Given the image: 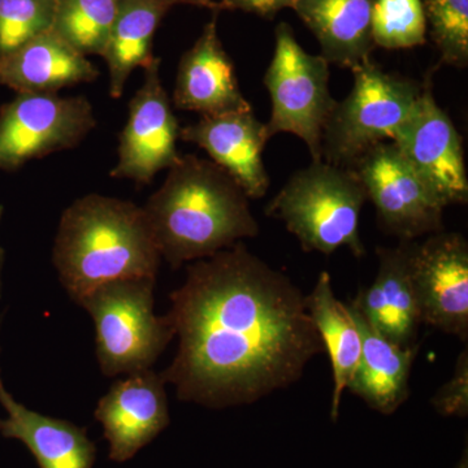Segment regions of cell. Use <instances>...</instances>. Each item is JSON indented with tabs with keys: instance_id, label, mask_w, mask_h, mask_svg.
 I'll use <instances>...</instances> for the list:
<instances>
[{
	"instance_id": "6da1fadb",
	"label": "cell",
	"mask_w": 468,
	"mask_h": 468,
	"mask_svg": "<svg viewBox=\"0 0 468 468\" xmlns=\"http://www.w3.org/2000/svg\"><path fill=\"white\" fill-rule=\"evenodd\" d=\"M171 302L178 349L160 375L181 401L251 405L297 383L324 353L306 295L245 243L194 261Z\"/></svg>"
},
{
	"instance_id": "7a4b0ae2",
	"label": "cell",
	"mask_w": 468,
	"mask_h": 468,
	"mask_svg": "<svg viewBox=\"0 0 468 468\" xmlns=\"http://www.w3.org/2000/svg\"><path fill=\"white\" fill-rule=\"evenodd\" d=\"M162 260L174 270L260 234L248 196L211 160L181 156L144 206Z\"/></svg>"
},
{
	"instance_id": "3957f363",
	"label": "cell",
	"mask_w": 468,
	"mask_h": 468,
	"mask_svg": "<svg viewBox=\"0 0 468 468\" xmlns=\"http://www.w3.org/2000/svg\"><path fill=\"white\" fill-rule=\"evenodd\" d=\"M52 261L77 304L98 286L132 277H156L162 255L143 207L88 194L64 209Z\"/></svg>"
},
{
	"instance_id": "277c9868",
	"label": "cell",
	"mask_w": 468,
	"mask_h": 468,
	"mask_svg": "<svg viewBox=\"0 0 468 468\" xmlns=\"http://www.w3.org/2000/svg\"><path fill=\"white\" fill-rule=\"evenodd\" d=\"M366 201L365 186L353 169L313 160L289 178L264 212L282 220L304 251L331 255L346 248L362 258L359 226Z\"/></svg>"
},
{
	"instance_id": "5b68a950",
	"label": "cell",
	"mask_w": 468,
	"mask_h": 468,
	"mask_svg": "<svg viewBox=\"0 0 468 468\" xmlns=\"http://www.w3.org/2000/svg\"><path fill=\"white\" fill-rule=\"evenodd\" d=\"M156 277H132L98 286L80 301L95 326V353L104 377L151 369L175 337L154 313Z\"/></svg>"
},
{
	"instance_id": "8992f818",
	"label": "cell",
	"mask_w": 468,
	"mask_h": 468,
	"mask_svg": "<svg viewBox=\"0 0 468 468\" xmlns=\"http://www.w3.org/2000/svg\"><path fill=\"white\" fill-rule=\"evenodd\" d=\"M351 72L353 89L335 103L322 141L323 160L345 168L377 144L392 143L423 91L417 82L385 72L372 58Z\"/></svg>"
},
{
	"instance_id": "52a82bcc",
	"label": "cell",
	"mask_w": 468,
	"mask_h": 468,
	"mask_svg": "<svg viewBox=\"0 0 468 468\" xmlns=\"http://www.w3.org/2000/svg\"><path fill=\"white\" fill-rule=\"evenodd\" d=\"M272 110L266 125L273 135H297L313 160H322V141L335 101L329 90V63L322 55L304 51L292 27L280 23L275 30V51L264 75Z\"/></svg>"
},
{
	"instance_id": "ba28073f",
	"label": "cell",
	"mask_w": 468,
	"mask_h": 468,
	"mask_svg": "<svg viewBox=\"0 0 468 468\" xmlns=\"http://www.w3.org/2000/svg\"><path fill=\"white\" fill-rule=\"evenodd\" d=\"M97 126L86 97L20 92L0 107V171L79 146Z\"/></svg>"
},
{
	"instance_id": "9c48e42d",
	"label": "cell",
	"mask_w": 468,
	"mask_h": 468,
	"mask_svg": "<svg viewBox=\"0 0 468 468\" xmlns=\"http://www.w3.org/2000/svg\"><path fill=\"white\" fill-rule=\"evenodd\" d=\"M374 203L381 227L401 241L443 230V209L393 143L378 144L350 167Z\"/></svg>"
},
{
	"instance_id": "30bf717a",
	"label": "cell",
	"mask_w": 468,
	"mask_h": 468,
	"mask_svg": "<svg viewBox=\"0 0 468 468\" xmlns=\"http://www.w3.org/2000/svg\"><path fill=\"white\" fill-rule=\"evenodd\" d=\"M410 279L421 324L468 341V242L439 232L408 242Z\"/></svg>"
},
{
	"instance_id": "8fae6325",
	"label": "cell",
	"mask_w": 468,
	"mask_h": 468,
	"mask_svg": "<svg viewBox=\"0 0 468 468\" xmlns=\"http://www.w3.org/2000/svg\"><path fill=\"white\" fill-rule=\"evenodd\" d=\"M160 64L162 60L155 57L144 68V84L129 101L128 120L119 135L111 177L151 184L160 171L171 168L180 158L181 126L163 85Z\"/></svg>"
},
{
	"instance_id": "7c38bea8",
	"label": "cell",
	"mask_w": 468,
	"mask_h": 468,
	"mask_svg": "<svg viewBox=\"0 0 468 468\" xmlns=\"http://www.w3.org/2000/svg\"><path fill=\"white\" fill-rule=\"evenodd\" d=\"M445 207L466 205L468 177L461 135L430 86L392 141Z\"/></svg>"
},
{
	"instance_id": "4fadbf2b",
	"label": "cell",
	"mask_w": 468,
	"mask_h": 468,
	"mask_svg": "<svg viewBox=\"0 0 468 468\" xmlns=\"http://www.w3.org/2000/svg\"><path fill=\"white\" fill-rule=\"evenodd\" d=\"M165 381L153 369L116 381L95 409L110 443V460H132L171 423Z\"/></svg>"
},
{
	"instance_id": "5bb4252c",
	"label": "cell",
	"mask_w": 468,
	"mask_h": 468,
	"mask_svg": "<svg viewBox=\"0 0 468 468\" xmlns=\"http://www.w3.org/2000/svg\"><path fill=\"white\" fill-rule=\"evenodd\" d=\"M180 140L206 151L209 160L236 181L249 199H261L270 189L263 162L266 125L251 111L202 116L184 126Z\"/></svg>"
},
{
	"instance_id": "9a60e30c",
	"label": "cell",
	"mask_w": 468,
	"mask_h": 468,
	"mask_svg": "<svg viewBox=\"0 0 468 468\" xmlns=\"http://www.w3.org/2000/svg\"><path fill=\"white\" fill-rule=\"evenodd\" d=\"M212 12L201 36L180 58L172 104L202 116L251 111L239 88L233 60L218 37V11Z\"/></svg>"
},
{
	"instance_id": "2e32d148",
	"label": "cell",
	"mask_w": 468,
	"mask_h": 468,
	"mask_svg": "<svg viewBox=\"0 0 468 468\" xmlns=\"http://www.w3.org/2000/svg\"><path fill=\"white\" fill-rule=\"evenodd\" d=\"M408 242L378 249V268L374 282L360 289L350 302L375 331L403 347L418 345L421 325L410 279Z\"/></svg>"
},
{
	"instance_id": "e0dca14e",
	"label": "cell",
	"mask_w": 468,
	"mask_h": 468,
	"mask_svg": "<svg viewBox=\"0 0 468 468\" xmlns=\"http://www.w3.org/2000/svg\"><path fill=\"white\" fill-rule=\"evenodd\" d=\"M100 75L88 57L52 30L0 58V85L17 94H58L61 89L90 84Z\"/></svg>"
},
{
	"instance_id": "ac0fdd59",
	"label": "cell",
	"mask_w": 468,
	"mask_h": 468,
	"mask_svg": "<svg viewBox=\"0 0 468 468\" xmlns=\"http://www.w3.org/2000/svg\"><path fill=\"white\" fill-rule=\"evenodd\" d=\"M0 436L18 440L29 449L39 468H92L97 448L86 428L48 417L21 405L5 389L0 372Z\"/></svg>"
},
{
	"instance_id": "d6986e66",
	"label": "cell",
	"mask_w": 468,
	"mask_h": 468,
	"mask_svg": "<svg viewBox=\"0 0 468 468\" xmlns=\"http://www.w3.org/2000/svg\"><path fill=\"white\" fill-rule=\"evenodd\" d=\"M349 309L362 335V353L347 389L369 409L392 415L409 399L419 344L399 346L375 331L356 306L350 303Z\"/></svg>"
},
{
	"instance_id": "ffe728a7",
	"label": "cell",
	"mask_w": 468,
	"mask_h": 468,
	"mask_svg": "<svg viewBox=\"0 0 468 468\" xmlns=\"http://www.w3.org/2000/svg\"><path fill=\"white\" fill-rule=\"evenodd\" d=\"M375 0H295V14L318 39L329 64L359 67L377 48L372 38Z\"/></svg>"
},
{
	"instance_id": "44dd1931",
	"label": "cell",
	"mask_w": 468,
	"mask_h": 468,
	"mask_svg": "<svg viewBox=\"0 0 468 468\" xmlns=\"http://www.w3.org/2000/svg\"><path fill=\"white\" fill-rule=\"evenodd\" d=\"M306 306L324 351L331 359L334 372L331 418L337 420L344 390L349 387L358 367L362 335L349 304L335 298L328 272L320 273L313 291L306 295Z\"/></svg>"
},
{
	"instance_id": "7402d4cb",
	"label": "cell",
	"mask_w": 468,
	"mask_h": 468,
	"mask_svg": "<svg viewBox=\"0 0 468 468\" xmlns=\"http://www.w3.org/2000/svg\"><path fill=\"white\" fill-rule=\"evenodd\" d=\"M171 0H122L101 58L109 69V92L122 97L129 77L155 58L154 37L174 7Z\"/></svg>"
},
{
	"instance_id": "603a6c76",
	"label": "cell",
	"mask_w": 468,
	"mask_h": 468,
	"mask_svg": "<svg viewBox=\"0 0 468 468\" xmlns=\"http://www.w3.org/2000/svg\"><path fill=\"white\" fill-rule=\"evenodd\" d=\"M122 0H57L51 30L77 51L103 54Z\"/></svg>"
},
{
	"instance_id": "cb8c5ba5",
	"label": "cell",
	"mask_w": 468,
	"mask_h": 468,
	"mask_svg": "<svg viewBox=\"0 0 468 468\" xmlns=\"http://www.w3.org/2000/svg\"><path fill=\"white\" fill-rule=\"evenodd\" d=\"M423 0H375L372 38L377 48L403 50L426 43Z\"/></svg>"
},
{
	"instance_id": "d4e9b609",
	"label": "cell",
	"mask_w": 468,
	"mask_h": 468,
	"mask_svg": "<svg viewBox=\"0 0 468 468\" xmlns=\"http://www.w3.org/2000/svg\"><path fill=\"white\" fill-rule=\"evenodd\" d=\"M427 27L441 63L468 66V0H423Z\"/></svg>"
},
{
	"instance_id": "484cf974",
	"label": "cell",
	"mask_w": 468,
	"mask_h": 468,
	"mask_svg": "<svg viewBox=\"0 0 468 468\" xmlns=\"http://www.w3.org/2000/svg\"><path fill=\"white\" fill-rule=\"evenodd\" d=\"M57 0H0V58L48 32Z\"/></svg>"
},
{
	"instance_id": "4316f807",
	"label": "cell",
	"mask_w": 468,
	"mask_h": 468,
	"mask_svg": "<svg viewBox=\"0 0 468 468\" xmlns=\"http://www.w3.org/2000/svg\"><path fill=\"white\" fill-rule=\"evenodd\" d=\"M431 405L445 418L468 417V350L462 351L455 362L452 377L440 387Z\"/></svg>"
},
{
	"instance_id": "83f0119b",
	"label": "cell",
	"mask_w": 468,
	"mask_h": 468,
	"mask_svg": "<svg viewBox=\"0 0 468 468\" xmlns=\"http://www.w3.org/2000/svg\"><path fill=\"white\" fill-rule=\"evenodd\" d=\"M295 0H218L223 9H239L261 17L272 18L280 11L292 8Z\"/></svg>"
},
{
	"instance_id": "f1b7e54d",
	"label": "cell",
	"mask_w": 468,
	"mask_h": 468,
	"mask_svg": "<svg viewBox=\"0 0 468 468\" xmlns=\"http://www.w3.org/2000/svg\"><path fill=\"white\" fill-rule=\"evenodd\" d=\"M174 5H189L196 7L208 8L211 11H223L218 0H171Z\"/></svg>"
},
{
	"instance_id": "f546056e",
	"label": "cell",
	"mask_w": 468,
	"mask_h": 468,
	"mask_svg": "<svg viewBox=\"0 0 468 468\" xmlns=\"http://www.w3.org/2000/svg\"><path fill=\"white\" fill-rule=\"evenodd\" d=\"M3 214H5V207L0 206V223H2ZM3 261H5V250L0 246V275H2ZM0 298H2V276H0Z\"/></svg>"
}]
</instances>
